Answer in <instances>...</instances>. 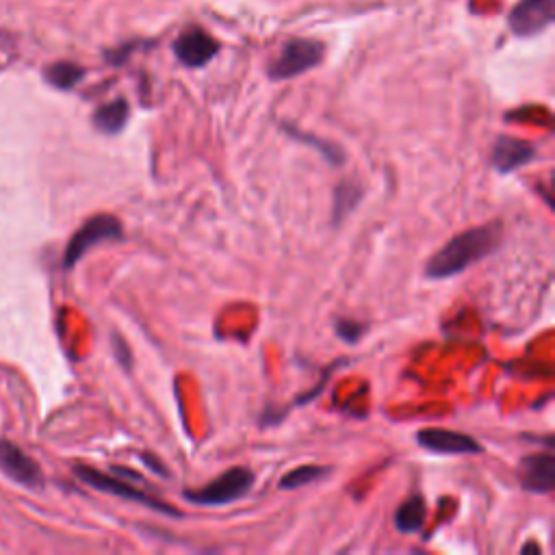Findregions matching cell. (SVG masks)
Masks as SVG:
<instances>
[{"label":"cell","mask_w":555,"mask_h":555,"mask_svg":"<svg viewBox=\"0 0 555 555\" xmlns=\"http://www.w3.org/2000/svg\"><path fill=\"white\" fill-rule=\"evenodd\" d=\"M503 239V226L499 222L484 224L471 230H464L454 239H449L441 250H438L428 265H425V276L430 280H445L451 276L462 274L482 258L499 250Z\"/></svg>","instance_id":"cell-1"},{"label":"cell","mask_w":555,"mask_h":555,"mask_svg":"<svg viewBox=\"0 0 555 555\" xmlns=\"http://www.w3.org/2000/svg\"><path fill=\"white\" fill-rule=\"evenodd\" d=\"M74 475L79 477L81 482H85L89 488L100 490V493H107V495L120 497V499H126V501H135V503H139V506L159 512V514H165V516H172V519H180V516H183V512L176 510L174 506H170L167 501L148 495L146 490H141L133 482L122 480V477H118V475L102 473L94 467H83V464L74 467Z\"/></svg>","instance_id":"cell-2"},{"label":"cell","mask_w":555,"mask_h":555,"mask_svg":"<svg viewBox=\"0 0 555 555\" xmlns=\"http://www.w3.org/2000/svg\"><path fill=\"white\" fill-rule=\"evenodd\" d=\"M256 475L248 467H232L198 490H185L183 497L196 506H226L252 490Z\"/></svg>","instance_id":"cell-3"},{"label":"cell","mask_w":555,"mask_h":555,"mask_svg":"<svg viewBox=\"0 0 555 555\" xmlns=\"http://www.w3.org/2000/svg\"><path fill=\"white\" fill-rule=\"evenodd\" d=\"M124 239L122 222L115 215H94L74 232V237L68 241V248L63 252V269H72L76 263L102 241H120Z\"/></svg>","instance_id":"cell-4"},{"label":"cell","mask_w":555,"mask_h":555,"mask_svg":"<svg viewBox=\"0 0 555 555\" xmlns=\"http://www.w3.org/2000/svg\"><path fill=\"white\" fill-rule=\"evenodd\" d=\"M326 46L315 40H291L282 46L280 55L269 63L267 74L271 81L295 79L324 61Z\"/></svg>","instance_id":"cell-5"},{"label":"cell","mask_w":555,"mask_h":555,"mask_svg":"<svg viewBox=\"0 0 555 555\" xmlns=\"http://www.w3.org/2000/svg\"><path fill=\"white\" fill-rule=\"evenodd\" d=\"M0 471L24 488L37 490L44 486V473L40 464L29 454H24L9 438H0Z\"/></svg>","instance_id":"cell-6"},{"label":"cell","mask_w":555,"mask_h":555,"mask_svg":"<svg viewBox=\"0 0 555 555\" xmlns=\"http://www.w3.org/2000/svg\"><path fill=\"white\" fill-rule=\"evenodd\" d=\"M417 443L432 451V454L441 456H480L484 454V447L475 441L473 436L454 432V430H443V428H425L417 432Z\"/></svg>","instance_id":"cell-7"},{"label":"cell","mask_w":555,"mask_h":555,"mask_svg":"<svg viewBox=\"0 0 555 555\" xmlns=\"http://www.w3.org/2000/svg\"><path fill=\"white\" fill-rule=\"evenodd\" d=\"M555 16V0H521L510 11V29L519 37H532L545 31Z\"/></svg>","instance_id":"cell-8"},{"label":"cell","mask_w":555,"mask_h":555,"mask_svg":"<svg viewBox=\"0 0 555 555\" xmlns=\"http://www.w3.org/2000/svg\"><path fill=\"white\" fill-rule=\"evenodd\" d=\"M519 480L527 493L549 495L555 488V456L553 449L525 456L519 462Z\"/></svg>","instance_id":"cell-9"},{"label":"cell","mask_w":555,"mask_h":555,"mask_svg":"<svg viewBox=\"0 0 555 555\" xmlns=\"http://www.w3.org/2000/svg\"><path fill=\"white\" fill-rule=\"evenodd\" d=\"M219 53V42L198 27H191L178 35L174 42L176 59L187 68H202Z\"/></svg>","instance_id":"cell-10"},{"label":"cell","mask_w":555,"mask_h":555,"mask_svg":"<svg viewBox=\"0 0 555 555\" xmlns=\"http://www.w3.org/2000/svg\"><path fill=\"white\" fill-rule=\"evenodd\" d=\"M534 161H536V146L516 137H497L493 152H490V165H493L503 176Z\"/></svg>","instance_id":"cell-11"},{"label":"cell","mask_w":555,"mask_h":555,"mask_svg":"<svg viewBox=\"0 0 555 555\" xmlns=\"http://www.w3.org/2000/svg\"><path fill=\"white\" fill-rule=\"evenodd\" d=\"M128 120H131V105H128L126 98H115L111 102H105V105H100L92 115L94 126L105 135H120Z\"/></svg>","instance_id":"cell-12"},{"label":"cell","mask_w":555,"mask_h":555,"mask_svg":"<svg viewBox=\"0 0 555 555\" xmlns=\"http://www.w3.org/2000/svg\"><path fill=\"white\" fill-rule=\"evenodd\" d=\"M428 508H425V499L421 495L408 497L402 506L395 512V527L402 534H417L423 529Z\"/></svg>","instance_id":"cell-13"},{"label":"cell","mask_w":555,"mask_h":555,"mask_svg":"<svg viewBox=\"0 0 555 555\" xmlns=\"http://www.w3.org/2000/svg\"><path fill=\"white\" fill-rule=\"evenodd\" d=\"M282 131H285L293 141H300V144H304L308 148H315L330 165L341 167L345 163V152L339 144H332V141H321L319 137L302 133L300 128L289 126V124H282Z\"/></svg>","instance_id":"cell-14"},{"label":"cell","mask_w":555,"mask_h":555,"mask_svg":"<svg viewBox=\"0 0 555 555\" xmlns=\"http://www.w3.org/2000/svg\"><path fill=\"white\" fill-rule=\"evenodd\" d=\"M363 185L356 180H343V183L334 189V209H332V224L339 226L343 219L350 215L360 198H363Z\"/></svg>","instance_id":"cell-15"},{"label":"cell","mask_w":555,"mask_h":555,"mask_svg":"<svg viewBox=\"0 0 555 555\" xmlns=\"http://www.w3.org/2000/svg\"><path fill=\"white\" fill-rule=\"evenodd\" d=\"M44 76L50 85L57 89H63V92H68V89H74L85 79V68L76 66V63H72V61H57V63H53V66L46 68Z\"/></svg>","instance_id":"cell-16"},{"label":"cell","mask_w":555,"mask_h":555,"mask_svg":"<svg viewBox=\"0 0 555 555\" xmlns=\"http://www.w3.org/2000/svg\"><path fill=\"white\" fill-rule=\"evenodd\" d=\"M330 473V467H317V464H306V467H298L289 471L287 475L280 477L278 488L280 490H295V488H302L308 484H315L319 480H324V477Z\"/></svg>","instance_id":"cell-17"},{"label":"cell","mask_w":555,"mask_h":555,"mask_svg":"<svg viewBox=\"0 0 555 555\" xmlns=\"http://www.w3.org/2000/svg\"><path fill=\"white\" fill-rule=\"evenodd\" d=\"M334 332H337V337H339L341 341L354 345V343H358L360 337H363V334H365V326L360 324V321H354V319H350V317H341V319L334 321Z\"/></svg>","instance_id":"cell-18"},{"label":"cell","mask_w":555,"mask_h":555,"mask_svg":"<svg viewBox=\"0 0 555 555\" xmlns=\"http://www.w3.org/2000/svg\"><path fill=\"white\" fill-rule=\"evenodd\" d=\"M111 345H113V354L118 358V363L126 369L131 371L133 369V354H131V347L124 341V337H120L118 332L111 334Z\"/></svg>","instance_id":"cell-19"},{"label":"cell","mask_w":555,"mask_h":555,"mask_svg":"<svg viewBox=\"0 0 555 555\" xmlns=\"http://www.w3.org/2000/svg\"><path fill=\"white\" fill-rule=\"evenodd\" d=\"M139 460L144 462L152 473H157L159 477H165V480H167V477H170V471H167L165 464L154 454H148V451H144V454H139Z\"/></svg>","instance_id":"cell-20"}]
</instances>
